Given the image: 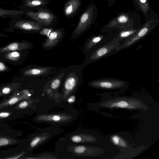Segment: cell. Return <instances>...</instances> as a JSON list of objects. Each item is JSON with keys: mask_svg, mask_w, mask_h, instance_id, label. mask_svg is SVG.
Returning a JSON list of instances; mask_svg holds the SVG:
<instances>
[{"mask_svg": "<svg viewBox=\"0 0 159 159\" xmlns=\"http://www.w3.org/2000/svg\"><path fill=\"white\" fill-rule=\"evenodd\" d=\"M142 25L139 15L129 9L128 12H121L111 19L101 29L100 33L118 32L128 28H139Z\"/></svg>", "mask_w": 159, "mask_h": 159, "instance_id": "1", "label": "cell"}, {"mask_svg": "<svg viewBox=\"0 0 159 159\" xmlns=\"http://www.w3.org/2000/svg\"><path fill=\"white\" fill-rule=\"evenodd\" d=\"M159 23V15L153 11L151 7L145 22L134 34L120 44L117 49L118 52L132 46L147 36L157 26Z\"/></svg>", "mask_w": 159, "mask_h": 159, "instance_id": "2", "label": "cell"}, {"mask_svg": "<svg viewBox=\"0 0 159 159\" xmlns=\"http://www.w3.org/2000/svg\"><path fill=\"white\" fill-rule=\"evenodd\" d=\"M98 15V11L96 5L93 3L89 4L80 15L72 33L71 39H76L88 30L95 22Z\"/></svg>", "mask_w": 159, "mask_h": 159, "instance_id": "3", "label": "cell"}, {"mask_svg": "<svg viewBox=\"0 0 159 159\" xmlns=\"http://www.w3.org/2000/svg\"><path fill=\"white\" fill-rule=\"evenodd\" d=\"M116 32H109L91 36L87 39L83 45V51L85 56L112 41L116 39Z\"/></svg>", "mask_w": 159, "mask_h": 159, "instance_id": "4", "label": "cell"}, {"mask_svg": "<svg viewBox=\"0 0 159 159\" xmlns=\"http://www.w3.org/2000/svg\"><path fill=\"white\" fill-rule=\"evenodd\" d=\"M120 44L115 39L112 41L100 47L90 54L85 56L82 65L84 67L91 63L116 53L118 52L117 49Z\"/></svg>", "mask_w": 159, "mask_h": 159, "instance_id": "5", "label": "cell"}, {"mask_svg": "<svg viewBox=\"0 0 159 159\" xmlns=\"http://www.w3.org/2000/svg\"><path fill=\"white\" fill-rule=\"evenodd\" d=\"M101 106L105 108L141 109L146 110L147 106L139 99L134 98H117L113 99L103 102Z\"/></svg>", "mask_w": 159, "mask_h": 159, "instance_id": "6", "label": "cell"}, {"mask_svg": "<svg viewBox=\"0 0 159 159\" xmlns=\"http://www.w3.org/2000/svg\"><path fill=\"white\" fill-rule=\"evenodd\" d=\"M25 15L45 27H50L58 18L53 12L46 7L39 9L36 11H27Z\"/></svg>", "mask_w": 159, "mask_h": 159, "instance_id": "7", "label": "cell"}, {"mask_svg": "<svg viewBox=\"0 0 159 159\" xmlns=\"http://www.w3.org/2000/svg\"><path fill=\"white\" fill-rule=\"evenodd\" d=\"M91 87L101 89L113 90H124L129 85L126 81L115 78H102L91 81L88 83Z\"/></svg>", "mask_w": 159, "mask_h": 159, "instance_id": "8", "label": "cell"}, {"mask_svg": "<svg viewBox=\"0 0 159 159\" xmlns=\"http://www.w3.org/2000/svg\"><path fill=\"white\" fill-rule=\"evenodd\" d=\"M42 28L40 23L33 20L19 18L12 19L9 22V26L4 30L12 31L18 30L25 32L36 33L39 32Z\"/></svg>", "mask_w": 159, "mask_h": 159, "instance_id": "9", "label": "cell"}, {"mask_svg": "<svg viewBox=\"0 0 159 159\" xmlns=\"http://www.w3.org/2000/svg\"><path fill=\"white\" fill-rule=\"evenodd\" d=\"M78 68H71L68 71L64 82L65 90L68 92L73 91L82 81V71Z\"/></svg>", "mask_w": 159, "mask_h": 159, "instance_id": "10", "label": "cell"}, {"mask_svg": "<svg viewBox=\"0 0 159 159\" xmlns=\"http://www.w3.org/2000/svg\"><path fill=\"white\" fill-rule=\"evenodd\" d=\"M65 32V30L62 28L53 30L43 43L42 47L44 48L48 49L55 47L63 39Z\"/></svg>", "mask_w": 159, "mask_h": 159, "instance_id": "11", "label": "cell"}, {"mask_svg": "<svg viewBox=\"0 0 159 159\" xmlns=\"http://www.w3.org/2000/svg\"><path fill=\"white\" fill-rule=\"evenodd\" d=\"M82 2L81 0H67L64 3L63 13L67 18H71L79 12Z\"/></svg>", "mask_w": 159, "mask_h": 159, "instance_id": "12", "label": "cell"}, {"mask_svg": "<svg viewBox=\"0 0 159 159\" xmlns=\"http://www.w3.org/2000/svg\"><path fill=\"white\" fill-rule=\"evenodd\" d=\"M30 95L26 90L15 92L8 98L0 103V110L7 106L14 105L18 102L28 99Z\"/></svg>", "mask_w": 159, "mask_h": 159, "instance_id": "13", "label": "cell"}, {"mask_svg": "<svg viewBox=\"0 0 159 159\" xmlns=\"http://www.w3.org/2000/svg\"><path fill=\"white\" fill-rule=\"evenodd\" d=\"M49 0H22L19 7L21 10L26 11L44 8L49 3Z\"/></svg>", "mask_w": 159, "mask_h": 159, "instance_id": "14", "label": "cell"}, {"mask_svg": "<svg viewBox=\"0 0 159 159\" xmlns=\"http://www.w3.org/2000/svg\"><path fill=\"white\" fill-rule=\"evenodd\" d=\"M30 46L29 43L15 42L0 48V53L22 50L29 48Z\"/></svg>", "mask_w": 159, "mask_h": 159, "instance_id": "15", "label": "cell"}, {"mask_svg": "<svg viewBox=\"0 0 159 159\" xmlns=\"http://www.w3.org/2000/svg\"><path fill=\"white\" fill-rule=\"evenodd\" d=\"M135 8L139 11L145 19L148 16L150 8L149 0H131Z\"/></svg>", "mask_w": 159, "mask_h": 159, "instance_id": "16", "label": "cell"}, {"mask_svg": "<svg viewBox=\"0 0 159 159\" xmlns=\"http://www.w3.org/2000/svg\"><path fill=\"white\" fill-rule=\"evenodd\" d=\"M27 11L21 10H9L0 8V17L4 19L8 18L14 19L20 18L25 15Z\"/></svg>", "mask_w": 159, "mask_h": 159, "instance_id": "17", "label": "cell"}, {"mask_svg": "<svg viewBox=\"0 0 159 159\" xmlns=\"http://www.w3.org/2000/svg\"><path fill=\"white\" fill-rule=\"evenodd\" d=\"M53 71L51 67H39L28 69L24 72V75L28 76H46Z\"/></svg>", "mask_w": 159, "mask_h": 159, "instance_id": "18", "label": "cell"}, {"mask_svg": "<svg viewBox=\"0 0 159 159\" xmlns=\"http://www.w3.org/2000/svg\"><path fill=\"white\" fill-rule=\"evenodd\" d=\"M139 28H128L122 29L116 32V40L120 43L132 37L138 30Z\"/></svg>", "mask_w": 159, "mask_h": 159, "instance_id": "19", "label": "cell"}, {"mask_svg": "<svg viewBox=\"0 0 159 159\" xmlns=\"http://www.w3.org/2000/svg\"><path fill=\"white\" fill-rule=\"evenodd\" d=\"M38 118L39 120L53 122H61L67 119L66 116L61 114L42 115L39 116Z\"/></svg>", "mask_w": 159, "mask_h": 159, "instance_id": "20", "label": "cell"}, {"mask_svg": "<svg viewBox=\"0 0 159 159\" xmlns=\"http://www.w3.org/2000/svg\"><path fill=\"white\" fill-rule=\"evenodd\" d=\"M20 84L13 83L5 85L0 88V97L8 94L16 90L20 86Z\"/></svg>", "mask_w": 159, "mask_h": 159, "instance_id": "21", "label": "cell"}, {"mask_svg": "<svg viewBox=\"0 0 159 159\" xmlns=\"http://www.w3.org/2000/svg\"><path fill=\"white\" fill-rule=\"evenodd\" d=\"M71 141L75 143L82 142H93L96 141L97 139L89 135H75L71 138Z\"/></svg>", "mask_w": 159, "mask_h": 159, "instance_id": "22", "label": "cell"}, {"mask_svg": "<svg viewBox=\"0 0 159 159\" xmlns=\"http://www.w3.org/2000/svg\"><path fill=\"white\" fill-rule=\"evenodd\" d=\"M111 139L112 143L117 146L125 148L128 147L126 142L119 135H114L111 137Z\"/></svg>", "mask_w": 159, "mask_h": 159, "instance_id": "23", "label": "cell"}, {"mask_svg": "<svg viewBox=\"0 0 159 159\" xmlns=\"http://www.w3.org/2000/svg\"><path fill=\"white\" fill-rule=\"evenodd\" d=\"M20 57V53L17 51L11 52L6 53L4 55V57L6 58L13 61H18Z\"/></svg>", "mask_w": 159, "mask_h": 159, "instance_id": "24", "label": "cell"}, {"mask_svg": "<svg viewBox=\"0 0 159 159\" xmlns=\"http://www.w3.org/2000/svg\"><path fill=\"white\" fill-rule=\"evenodd\" d=\"M17 141L7 137L0 138V146L15 144Z\"/></svg>", "mask_w": 159, "mask_h": 159, "instance_id": "25", "label": "cell"}, {"mask_svg": "<svg viewBox=\"0 0 159 159\" xmlns=\"http://www.w3.org/2000/svg\"><path fill=\"white\" fill-rule=\"evenodd\" d=\"M61 81V78L60 77L54 79L51 83V88L53 89H57L60 85Z\"/></svg>", "mask_w": 159, "mask_h": 159, "instance_id": "26", "label": "cell"}, {"mask_svg": "<svg viewBox=\"0 0 159 159\" xmlns=\"http://www.w3.org/2000/svg\"><path fill=\"white\" fill-rule=\"evenodd\" d=\"M74 152L76 154H83L86 152H87V148L84 146H78L74 148Z\"/></svg>", "mask_w": 159, "mask_h": 159, "instance_id": "27", "label": "cell"}, {"mask_svg": "<svg viewBox=\"0 0 159 159\" xmlns=\"http://www.w3.org/2000/svg\"><path fill=\"white\" fill-rule=\"evenodd\" d=\"M30 102L29 100L23 101L16 105L15 109L17 110L24 109L28 106Z\"/></svg>", "mask_w": 159, "mask_h": 159, "instance_id": "28", "label": "cell"}, {"mask_svg": "<svg viewBox=\"0 0 159 159\" xmlns=\"http://www.w3.org/2000/svg\"><path fill=\"white\" fill-rule=\"evenodd\" d=\"M53 30V29L51 27H46L42 28L39 33L41 35L48 36Z\"/></svg>", "mask_w": 159, "mask_h": 159, "instance_id": "29", "label": "cell"}, {"mask_svg": "<svg viewBox=\"0 0 159 159\" xmlns=\"http://www.w3.org/2000/svg\"><path fill=\"white\" fill-rule=\"evenodd\" d=\"M41 140V138L39 137H36L33 139L31 141L30 147L33 148L36 146L39 143Z\"/></svg>", "mask_w": 159, "mask_h": 159, "instance_id": "30", "label": "cell"}, {"mask_svg": "<svg viewBox=\"0 0 159 159\" xmlns=\"http://www.w3.org/2000/svg\"><path fill=\"white\" fill-rule=\"evenodd\" d=\"M12 113L10 111H4L0 112V119L5 118L11 115Z\"/></svg>", "mask_w": 159, "mask_h": 159, "instance_id": "31", "label": "cell"}, {"mask_svg": "<svg viewBox=\"0 0 159 159\" xmlns=\"http://www.w3.org/2000/svg\"><path fill=\"white\" fill-rule=\"evenodd\" d=\"M25 153V152H22L19 153V154H17L15 155H14L12 156H11L10 157H8L5 158L6 159H16L22 156Z\"/></svg>", "mask_w": 159, "mask_h": 159, "instance_id": "32", "label": "cell"}, {"mask_svg": "<svg viewBox=\"0 0 159 159\" xmlns=\"http://www.w3.org/2000/svg\"><path fill=\"white\" fill-rule=\"evenodd\" d=\"M8 69L7 66L3 63L0 61V72L6 71Z\"/></svg>", "mask_w": 159, "mask_h": 159, "instance_id": "33", "label": "cell"}, {"mask_svg": "<svg viewBox=\"0 0 159 159\" xmlns=\"http://www.w3.org/2000/svg\"><path fill=\"white\" fill-rule=\"evenodd\" d=\"M116 0H108V6L111 7Z\"/></svg>", "mask_w": 159, "mask_h": 159, "instance_id": "34", "label": "cell"}, {"mask_svg": "<svg viewBox=\"0 0 159 159\" xmlns=\"http://www.w3.org/2000/svg\"><path fill=\"white\" fill-rule=\"evenodd\" d=\"M75 97L74 96L72 95L69 98L68 101L70 102H74L75 101Z\"/></svg>", "mask_w": 159, "mask_h": 159, "instance_id": "35", "label": "cell"}, {"mask_svg": "<svg viewBox=\"0 0 159 159\" xmlns=\"http://www.w3.org/2000/svg\"><path fill=\"white\" fill-rule=\"evenodd\" d=\"M0 36H5V37H7L8 36L7 35H5V34H2V33H1L0 32Z\"/></svg>", "mask_w": 159, "mask_h": 159, "instance_id": "36", "label": "cell"}]
</instances>
